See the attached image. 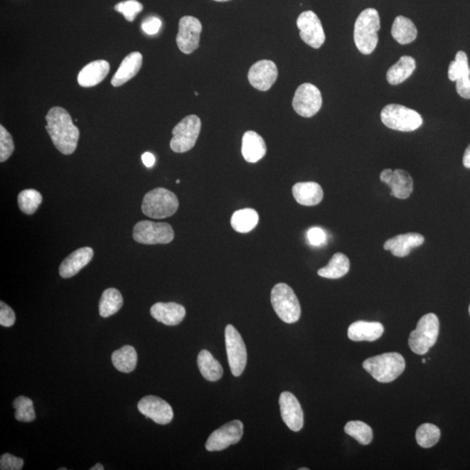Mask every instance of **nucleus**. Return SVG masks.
<instances>
[{
  "label": "nucleus",
  "instance_id": "19",
  "mask_svg": "<svg viewBox=\"0 0 470 470\" xmlns=\"http://www.w3.org/2000/svg\"><path fill=\"white\" fill-rule=\"evenodd\" d=\"M93 250L91 247H85L73 252L69 255L60 266L59 273L62 278L68 279L75 277L79 272L87 266L91 262Z\"/></svg>",
  "mask_w": 470,
  "mask_h": 470
},
{
  "label": "nucleus",
  "instance_id": "50",
  "mask_svg": "<svg viewBox=\"0 0 470 470\" xmlns=\"http://www.w3.org/2000/svg\"><path fill=\"white\" fill-rule=\"evenodd\" d=\"M309 469L308 468H301L300 470H309Z\"/></svg>",
  "mask_w": 470,
  "mask_h": 470
},
{
  "label": "nucleus",
  "instance_id": "41",
  "mask_svg": "<svg viewBox=\"0 0 470 470\" xmlns=\"http://www.w3.org/2000/svg\"><path fill=\"white\" fill-rule=\"evenodd\" d=\"M24 467V460L6 453L0 458V469L1 470H21Z\"/></svg>",
  "mask_w": 470,
  "mask_h": 470
},
{
  "label": "nucleus",
  "instance_id": "28",
  "mask_svg": "<svg viewBox=\"0 0 470 470\" xmlns=\"http://www.w3.org/2000/svg\"><path fill=\"white\" fill-rule=\"evenodd\" d=\"M197 363L202 376L209 382H217L223 378V367L208 351L204 349L200 352Z\"/></svg>",
  "mask_w": 470,
  "mask_h": 470
},
{
  "label": "nucleus",
  "instance_id": "7",
  "mask_svg": "<svg viewBox=\"0 0 470 470\" xmlns=\"http://www.w3.org/2000/svg\"><path fill=\"white\" fill-rule=\"evenodd\" d=\"M380 119L390 129L401 132H413L421 127L422 116L417 111L402 105L390 104L380 112Z\"/></svg>",
  "mask_w": 470,
  "mask_h": 470
},
{
  "label": "nucleus",
  "instance_id": "23",
  "mask_svg": "<svg viewBox=\"0 0 470 470\" xmlns=\"http://www.w3.org/2000/svg\"><path fill=\"white\" fill-rule=\"evenodd\" d=\"M110 71V65L106 60H96L85 65L78 76V82L83 87H95L103 81Z\"/></svg>",
  "mask_w": 470,
  "mask_h": 470
},
{
  "label": "nucleus",
  "instance_id": "5",
  "mask_svg": "<svg viewBox=\"0 0 470 470\" xmlns=\"http://www.w3.org/2000/svg\"><path fill=\"white\" fill-rule=\"evenodd\" d=\"M271 303L279 319L292 324L300 319L301 309L297 294L289 285L279 283L271 291Z\"/></svg>",
  "mask_w": 470,
  "mask_h": 470
},
{
  "label": "nucleus",
  "instance_id": "9",
  "mask_svg": "<svg viewBox=\"0 0 470 470\" xmlns=\"http://www.w3.org/2000/svg\"><path fill=\"white\" fill-rule=\"evenodd\" d=\"M133 237L144 245L169 244L174 239V232L169 223L141 220L135 225Z\"/></svg>",
  "mask_w": 470,
  "mask_h": 470
},
{
  "label": "nucleus",
  "instance_id": "38",
  "mask_svg": "<svg viewBox=\"0 0 470 470\" xmlns=\"http://www.w3.org/2000/svg\"><path fill=\"white\" fill-rule=\"evenodd\" d=\"M448 75L452 81H456L464 76H470L468 56L466 53L459 50L456 53V59L449 64Z\"/></svg>",
  "mask_w": 470,
  "mask_h": 470
},
{
  "label": "nucleus",
  "instance_id": "42",
  "mask_svg": "<svg viewBox=\"0 0 470 470\" xmlns=\"http://www.w3.org/2000/svg\"><path fill=\"white\" fill-rule=\"evenodd\" d=\"M16 321L14 311L5 302H0V325L3 327L10 328Z\"/></svg>",
  "mask_w": 470,
  "mask_h": 470
},
{
  "label": "nucleus",
  "instance_id": "35",
  "mask_svg": "<svg viewBox=\"0 0 470 470\" xmlns=\"http://www.w3.org/2000/svg\"><path fill=\"white\" fill-rule=\"evenodd\" d=\"M441 437V431L438 427L431 423H424L421 425L415 433V438L419 446L422 448H432L436 445Z\"/></svg>",
  "mask_w": 470,
  "mask_h": 470
},
{
  "label": "nucleus",
  "instance_id": "30",
  "mask_svg": "<svg viewBox=\"0 0 470 470\" xmlns=\"http://www.w3.org/2000/svg\"><path fill=\"white\" fill-rule=\"evenodd\" d=\"M351 262L348 256L341 252L333 255L327 266L318 270L321 277L327 279H340L348 273Z\"/></svg>",
  "mask_w": 470,
  "mask_h": 470
},
{
  "label": "nucleus",
  "instance_id": "53",
  "mask_svg": "<svg viewBox=\"0 0 470 470\" xmlns=\"http://www.w3.org/2000/svg\"><path fill=\"white\" fill-rule=\"evenodd\" d=\"M180 182H181L180 180H178V181H176V183L178 184V183H180Z\"/></svg>",
  "mask_w": 470,
  "mask_h": 470
},
{
  "label": "nucleus",
  "instance_id": "29",
  "mask_svg": "<svg viewBox=\"0 0 470 470\" xmlns=\"http://www.w3.org/2000/svg\"><path fill=\"white\" fill-rule=\"evenodd\" d=\"M391 34L399 44L407 45L417 38L418 32L413 21L410 18L398 16L395 18Z\"/></svg>",
  "mask_w": 470,
  "mask_h": 470
},
{
  "label": "nucleus",
  "instance_id": "24",
  "mask_svg": "<svg viewBox=\"0 0 470 470\" xmlns=\"http://www.w3.org/2000/svg\"><path fill=\"white\" fill-rule=\"evenodd\" d=\"M293 196L299 204L313 207L324 199V190L316 182H299L292 189Z\"/></svg>",
  "mask_w": 470,
  "mask_h": 470
},
{
  "label": "nucleus",
  "instance_id": "10",
  "mask_svg": "<svg viewBox=\"0 0 470 470\" xmlns=\"http://www.w3.org/2000/svg\"><path fill=\"white\" fill-rule=\"evenodd\" d=\"M225 340L229 367L232 374L238 378L246 368L247 353L242 336L234 326L228 325L225 329Z\"/></svg>",
  "mask_w": 470,
  "mask_h": 470
},
{
  "label": "nucleus",
  "instance_id": "13",
  "mask_svg": "<svg viewBox=\"0 0 470 470\" xmlns=\"http://www.w3.org/2000/svg\"><path fill=\"white\" fill-rule=\"evenodd\" d=\"M301 40L314 49L324 44L326 36L320 18L312 11H303L297 18Z\"/></svg>",
  "mask_w": 470,
  "mask_h": 470
},
{
  "label": "nucleus",
  "instance_id": "45",
  "mask_svg": "<svg viewBox=\"0 0 470 470\" xmlns=\"http://www.w3.org/2000/svg\"><path fill=\"white\" fill-rule=\"evenodd\" d=\"M456 91L461 98L470 99V76H464L456 81Z\"/></svg>",
  "mask_w": 470,
  "mask_h": 470
},
{
  "label": "nucleus",
  "instance_id": "44",
  "mask_svg": "<svg viewBox=\"0 0 470 470\" xmlns=\"http://www.w3.org/2000/svg\"><path fill=\"white\" fill-rule=\"evenodd\" d=\"M141 27L146 34H156L161 27V19L156 17L147 18L143 21Z\"/></svg>",
  "mask_w": 470,
  "mask_h": 470
},
{
  "label": "nucleus",
  "instance_id": "26",
  "mask_svg": "<svg viewBox=\"0 0 470 470\" xmlns=\"http://www.w3.org/2000/svg\"><path fill=\"white\" fill-rule=\"evenodd\" d=\"M387 185L391 188V196L400 200L407 199L413 192V178L405 170L393 171Z\"/></svg>",
  "mask_w": 470,
  "mask_h": 470
},
{
  "label": "nucleus",
  "instance_id": "15",
  "mask_svg": "<svg viewBox=\"0 0 470 470\" xmlns=\"http://www.w3.org/2000/svg\"><path fill=\"white\" fill-rule=\"evenodd\" d=\"M138 410L157 424H169L173 418V411L170 404L154 395L143 397L138 403Z\"/></svg>",
  "mask_w": 470,
  "mask_h": 470
},
{
  "label": "nucleus",
  "instance_id": "2",
  "mask_svg": "<svg viewBox=\"0 0 470 470\" xmlns=\"http://www.w3.org/2000/svg\"><path fill=\"white\" fill-rule=\"evenodd\" d=\"M380 28V15L374 9L361 11L357 18L353 38L357 49L365 55L371 54L378 44V31Z\"/></svg>",
  "mask_w": 470,
  "mask_h": 470
},
{
  "label": "nucleus",
  "instance_id": "47",
  "mask_svg": "<svg viewBox=\"0 0 470 470\" xmlns=\"http://www.w3.org/2000/svg\"><path fill=\"white\" fill-rule=\"evenodd\" d=\"M464 166L466 169H470V144L467 147V149L465 150L464 155Z\"/></svg>",
  "mask_w": 470,
  "mask_h": 470
},
{
  "label": "nucleus",
  "instance_id": "18",
  "mask_svg": "<svg viewBox=\"0 0 470 470\" xmlns=\"http://www.w3.org/2000/svg\"><path fill=\"white\" fill-rule=\"evenodd\" d=\"M425 242V238L417 233H409V234L399 235L388 240L384 243V250L390 251L392 255L396 257H406L415 247L422 246Z\"/></svg>",
  "mask_w": 470,
  "mask_h": 470
},
{
  "label": "nucleus",
  "instance_id": "4",
  "mask_svg": "<svg viewBox=\"0 0 470 470\" xmlns=\"http://www.w3.org/2000/svg\"><path fill=\"white\" fill-rule=\"evenodd\" d=\"M178 208V198L169 190L158 188L144 196L141 210L151 219H165L173 216Z\"/></svg>",
  "mask_w": 470,
  "mask_h": 470
},
{
  "label": "nucleus",
  "instance_id": "3",
  "mask_svg": "<svg viewBox=\"0 0 470 470\" xmlns=\"http://www.w3.org/2000/svg\"><path fill=\"white\" fill-rule=\"evenodd\" d=\"M363 367L379 383H388L402 374L406 364L400 353H386L364 360Z\"/></svg>",
  "mask_w": 470,
  "mask_h": 470
},
{
  "label": "nucleus",
  "instance_id": "43",
  "mask_svg": "<svg viewBox=\"0 0 470 470\" xmlns=\"http://www.w3.org/2000/svg\"><path fill=\"white\" fill-rule=\"evenodd\" d=\"M309 242L314 247H321L327 242V234L321 228H311L306 233Z\"/></svg>",
  "mask_w": 470,
  "mask_h": 470
},
{
  "label": "nucleus",
  "instance_id": "33",
  "mask_svg": "<svg viewBox=\"0 0 470 470\" xmlns=\"http://www.w3.org/2000/svg\"><path fill=\"white\" fill-rule=\"evenodd\" d=\"M123 306V297L119 291L116 289H108L104 291L100 301V314L101 317L107 318L118 313Z\"/></svg>",
  "mask_w": 470,
  "mask_h": 470
},
{
  "label": "nucleus",
  "instance_id": "17",
  "mask_svg": "<svg viewBox=\"0 0 470 470\" xmlns=\"http://www.w3.org/2000/svg\"><path fill=\"white\" fill-rule=\"evenodd\" d=\"M248 80L255 89L267 91L272 87L278 78V69L274 62L260 60L256 62L248 72Z\"/></svg>",
  "mask_w": 470,
  "mask_h": 470
},
{
  "label": "nucleus",
  "instance_id": "51",
  "mask_svg": "<svg viewBox=\"0 0 470 470\" xmlns=\"http://www.w3.org/2000/svg\"><path fill=\"white\" fill-rule=\"evenodd\" d=\"M422 363H426V360L425 359H422Z\"/></svg>",
  "mask_w": 470,
  "mask_h": 470
},
{
  "label": "nucleus",
  "instance_id": "36",
  "mask_svg": "<svg viewBox=\"0 0 470 470\" xmlns=\"http://www.w3.org/2000/svg\"><path fill=\"white\" fill-rule=\"evenodd\" d=\"M345 433L355 438L361 445H368L373 440V430L361 421L348 422L345 425Z\"/></svg>",
  "mask_w": 470,
  "mask_h": 470
},
{
  "label": "nucleus",
  "instance_id": "25",
  "mask_svg": "<svg viewBox=\"0 0 470 470\" xmlns=\"http://www.w3.org/2000/svg\"><path fill=\"white\" fill-rule=\"evenodd\" d=\"M242 153L245 161L256 163L267 153V146L262 136L254 131H247L242 138Z\"/></svg>",
  "mask_w": 470,
  "mask_h": 470
},
{
  "label": "nucleus",
  "instance_id": "46",
  "mask_svg": "<svg viewBox=\"0 0 470 470\" xmlns=\"http://www.w3.org/2000/svg\"><path fill=\"white\" fill-rule=\"evenodd\" d=\"M142 161L144 163V165L146 166V168H153V166L155 164V157L153 154L149 153V151H146V153L143 154L142 155Z\"/></svg>",
  "mask_w": 470,
  "mask_h": 470
},
{
  "label": "nucleus",
  "instance_id": "32",
  "mask_svg": "<svg viewBox=\"0 0 470 470\" xmlns=\"http://www.w3.org/2000/svg\"><path fill=\"white\" fill-rule=\"evenodd\" d=\"M112 361L116 370L119 372L131 373L137 366V353L132 346H125L112 353Z\"/></svg>",
  "mask_w": 470,
  "mask_h": 470
},
{
  "label": "nucleus",
  "instance_id": "39",
  "mask_svg": "<svg viewBox=\"0 0 470 470\" xmlns=\"http://www.w3.org/2000/svg\"><path fill=\"white\" fill-rule=\"evenodd\" d=\"M114 9L123 14L127 21L133 22L136 16L143 10V6L137 0H126L117 4Z\"/></svg>",
  "mask_w": 470,
  "mask_h": 470
},
{
  "label": "nucleus",
  "instance_id": "20",
  "mask_svg": "<svg viewBox=\"0 0 470 470\" xmlns=\"http://www.w3.org/2000/svg\"><path fill=\"white\" fill-rule=\"evenodd\" d=\"M151 316L166 326H176L184 320L186 309L176 302H158L151 306Z\"/></svg>",
  "mask_w": 470,
  "mask_h": 470
},
{
  "label": "nucleus",
  "instance_id": "52",
  "mask_svg": "<svg viewBox=\"0 0 470 470\" xmlns=\"http://www.w3.org/2000/svg\"><path fill=\"white\" fill-rule=\"evenodd\" d=\"M60 470H68V469L67 468H62V469H60Z\"/></svg>",
  "mask_w": 470,
  "mask_h": 470
},
{
  "label": "nucleus",
  "instance_id": "27",
  "mask_svg": "<svg viewBox=\"0 0 470 470\" xmlns=\"http://www.w3.org/2000/svg\"><path fill=\"white\" fill-rule=\"evenodd\" d=\"M417 68L414 58L402 56L397 63L392 65L387 73V80L390 85H396L404 82L413 75Z\"/></svg>",
  "mask_w": 470,
  "mask_h": 470
},
{
  "label": "nucleus",
  "instance_id": "14",
  "mask_svg": "<svg viewBox=\"0 0 470 470\" xmlns=\"http://www.w3.org/2000/svg\"><path fill=\"white\" fill-rule=\"evenodd\" d=\"M201 23L193 16H184L178 23L176 42L178 49L185 54H190L199 48Z\"/></svg>",
  "mask_w": 470,
  "mask_h": 470
},
{
  "label": "nucleus",
  "instance_id": "31",
  "mask_svg": "<svg viewBox=\"0 0 470 470\" xmlns=\"http://www.w3.org/2000/svg\"><path fill=\"white\" fill-rule=\"evenodd\" d=\"M258 213L252 208L240 209L234 213L231 218V226L240 234H247L257 226Z\"/></svg>",
  "mask_w": 470,
  "mask_h": 470
},
{
  "label": "nucleus",
  "instance_id": "54",
  "mask_svg": "<svg viewBox=\"0 0 470 470\" xmlns=\"http://www.w3.org/2000/svg\"><path fill=\"white\" fill-rule=\"evenodd\" d=\"M469 316H470V306H469Z\"/></svg>",
  "mask_w": 470,
  "mask_h": 470
},
{
  "label": "nucleus",
  "instance_id": "37",
  "mask_svg": "<svg viewBox=\"0 0 470 470\" xmlns=\"http://www.w3.org/2000/svg\"><path fill=\"white\" fill-rule=\"evenodd\" d=\"M13 406L16 412H15V418L18 422H31L36 418L35 414L33 402L32 400L26 396H18L14 400Z\"/></svg>",
  "mask_w": 470,
  "mask_h": 470
},
{
  "label": "nucleus",
  "instance_id": "34",
  "mask_svg": "<svg viewBox=\"0 0 470 470\" xmlns=\"http://www.w3.org/2000/svg\"><path fill=\"white\" fill-rule=\"evenodd\" d=\"M41 193L35 189H26L18 196V208L26 215H33L42 203Z\"/></svg>",
  "mask_w": 470,
  "mask_h": 470
},
{
  "label": "nucleus",
  "instance_id": "49",
  "mask_svg": "<svg viewBox=\"0 0 470 470\" xmlns=\"http://www.w3.org/2000/svg\"><path fill=\"white\" fill-rule=\"evenodd\" d=\"M215 1H217V2H226V1H229V0H215Z\"/></svg>",
  "mask_w": 470,
  "mask_h": 470
},
{
  "label": "nucleus",
  "instance_id": "21",
  "mask_svg": "<svg viewBox=\"0 0 470 470\" xmlns=\"http://www.w3.org/2000/svg\"><path fill=\"white\" fill-rule=\"evenodd\" d=\"M384 327L376 321H358L349 326L348 336L353 341H375L382 337Z\"/></svg>",
  "mask_w": 470,
  "mask_h": 470
},
{
  "label": "nucleus",
  "instance_id": "11",
  "mask_svg": "<svg viewBox=\"0 0 470 470\" xmlns=\"http://www.w3.org/2000/svg\"><path fill=\"white\" fill-rule=\"evenodd\" d=\"M321 105V93L316 85L302 84L294 93L293 107L301 117H313L320 111Z\"/></svg>",
  "mask_w": 470,
  "mask_h": 470
},
{
  "label": "nucleus",
  "instance_id": "6",
  "mask_svg": "<svg viewBox=\"0 0 470 470\" xmlns=\"http://www.w3.org/2000/svg\"><path fill=\"white\" fill-rule=\"evenodd\" d=\"M438 317L430 313L423 316L418 321L417 329L410 333L409 345L411 351L417 355H425L436 344L439 335Z\"/></svg>",
  "mask_w": 470,
  "mask_h": 470
},
{
  "label": "nucleus",
  "instance_id": "16",
  "mask_svg": "<svg viewBox=\"0 0 470 470\" xmlns=\"http://www.w3.org/2000/svg\"><path fill=\"white\" fill-rule=\"evenodd\" d=\"M279 403L283 422L294 432L300 431L304 425V414L297 398L290 392H282Z\"/></svg>",
  "mask_w": 470,
  "mask_h": 470
},
{
  "label": "nucleus",
  "instance_id": "22",
  "mask_svg": "<svg viewBox=\"0 0 470 470\" xmlns=\"http://www.w3.org/2000/svg\"><path fill=\"white\" fill-rule=\"evenodd\" d=\"M143 57L141 53L134 52L128 54L120 64L117 72L111 80L114 87H120L129 81L141 68Z\"/></svg>",
  "mask_w": 470,
  "mask_h": 470
},
{
  "label": "nucleus",
  "instance_id": "48",
  "mask_svg": "<svg viewBox=\"0 0 470 470\" xmlns=\"http://www.w3.org/2000/svg\"><path fill=\"white\" fill-rule=\"evenodd\" d=\"M90 470H104V467L102 464H97L96 465L93 466Z\"/></svg>",
  "mask_w": 470,
  "mask_h": 470
},
{
  "label": "nucleus",
  "instance_id": "8",
  "mask_svg": "<svg viewBox=\"0 0 470 470\" xmlns=\"http://www.w3.org/2000/svg\"><path fill=\"white\" fill-rule=\"evenodd\" d=\"M201 122L196 115H188L173 129L170 147L174 153H186L196 146L199 137Z\"/></svg>",
  "mask_w": 470,
  "mask_h": 470
},
{
  "label": "nucleus",
  "instance_id": "40",
  "mask_svg": "<svg viewBox=\"0 0 470 470\" xmlns=\"http://www.w3.org/2000/svg\"><path fill=\"white\" fill-rule=\"evenodd\" d=\"M14 151L13 137L2 125L0 126V161L5 162Z\"/></svg>",
  "mask_w": 470,
  "mask_h": 470
},
{
  "label": "nucleus",
  "instance_id": "1",
  "mask_svg": "<svg viewBox=\"0 0 470 470\" xmlns=\"http://www.w3.org/2000/svg\"><path fill=\"white\" fill-rule=\"evenodd\" d=\"M46 127L56 149L65 155L75 153L80 139V130L73 124L69 112L60 107L50 108L46 116Z\"/></svg>",
  "mask_w": 470,
  "mask_h": 470
},
{
  "label": "nucleus",
  "instance_id": "12",
  "mask_svg": "<svg viewBox=\"0 0 470 470\" xmlns=\"http://www.w3.org/2000/svg\"><path fill=\"white\" fill-rule=\"evenodd\" d=\"M242 436L243 423L239 420L232 421L213 431L208 439L205 449L211 452H221L229 446L238 444Z\"/></svg>",
  "mask_w": 470,
  "mask_h": 470
}]
</instances>
